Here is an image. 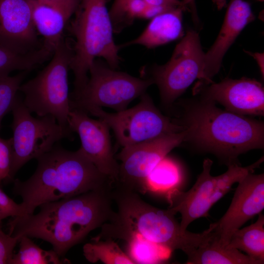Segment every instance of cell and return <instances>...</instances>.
Instances as JSON below:
<instances>
[{
    "label": "cell",
    "mask_w": 264,
    "mask_h": 264,
    "mask_svg": "<svg viewBox=\"0 0 264 264\" xmlns=\"http://www.w3.org/2000/svg\"><path fill=\"white\" fill-rule=\"evenodd\" d=\"M112 189L90 191L42 204L36 214L11 218L8 234L42 239L64 257L91 231L114 218Z\"/></svg>",
    "instance_id": "obj_1"
},
{
    "label": "cell",
    "mask_w": 264,
    "mask_h": 264,
    "mask_svg": "<svg viewBox=\"0 0 264 264\" xmlns=\"http://www.w3.org/2000/svg\"><path fill=\"white\" fill-rule=\"evenodd\" d=\"M36 159L37 168L28 179L13 181V193L22 198L27 215L44 203L113 188V181L79 150L70 151L56 144Z\"/></svg>",
    "instance_id": "obj_2"
},
{
    "label": "cell",
    "mask_w": 264,
    "mask_h": 264,
    "mask_svg": "<svg viewBox=\"0 0 264 264\" xmlns=\"http://www.w3.org/2000/svg\"><path fill=\"white\" fill-rule=\"evenodd\" d=\"M112 198L118 211L111 220L102 225L100 233L92 240L125 241L138 234L171 252L180 250L188 256L213 237L210 226L201 233L183 231L175 215L168 209L162 210L149 204L134 191L115 186Z\"/></svg>",
    "instance_id": "obj_3"
},
{
    "label": "cell",
    "mask_w": 264,
    "mask_h": 264,
    "mask_svg": "<svg viewBox=\"0 0 264 264\" xmlns=\"http://www.w3.org/2000/svg\"><path fill=\"white\" fill-rule=\"evenodd\" d=\"M185 109L180 122L186 132L185 142L210 153L227 166L238 163L242 154L264 147V124L218 108L200 98Z\"/></svg>",
    "instance_id": "obj_4"
},
{
    "label": "cell",
    "mask_w": 264,
    "mask_h": 264,
    "mask_svg": "<svg viewBox=\"0 0 264 264\" xmlns=\"http://www.w3.org/2000/svg\"><path fill=\"white\" fill-rule=\"evenodd\" d=\"M107 0H80L71 22L70 31L74 37L70 69L74 76L73 91L86 84L92 63L97 57L115 69L119 65V45L113 39V27Z\"/></svg>",
    "instance_id": "obj_5"
},
{
    "label": "cell",
    "mask_w": 264,
    "mask_h": 264,
    "mask_svg": "<svg viewBox=\"0 0 264 264\" xmlns=\"http://www.w3.org/2000/svg\"><path fill=\"white\" fill-rule=\"evenodd\" d=\"M73 56L72 46L64 37L55 47L49 63L34 78L22 83V102L38 116L50 115L72 132L68 126L71 110L68 81Z\"/></svg>",
    "instance_id": "obj_6"
},
{
    "label": "cell",
    "mask_w": 264,
    "mask_h": 264,
    "mask_svg": "<svg viewBox=\"0 0 264 264\" xmlns=\"http://www.w3.org/2000/svg\"><path fill=\"white\" fill-rule=\"evenodd\" d=\"M264 161V156L246 167L237 163L228 166L223 174L211 175L213 161L204 160L202 171L192 187L186 192L176 189L167 194L170 206L168 209L174 215L180 214V225L183 231L195 220L206 217L213 205L231 189L232 186L250 173L254 172Z\"/></svg>",
    "instance_id": "obj_7"
},
{
    "label": "cell",
    "mask_w": 264,
    "mask_h": 264,
    "mask_svg": "<svg viewBox=\"0 0 264 264\" xmlns=\"http://www.w3.org/2000/svg\"><path fill=\"white\" fill-rule=\"evenodd\" d=\"M88 73L85 85L79 91L70 93L71 109L86 111L92 107H106L122 111L154 84L150 78H137L116 71L97 59L90 66Z\"/></svg>",
    "instance_id": "obj_8"
},
{
    "label": "cell",
    "mask_w": 264,
    "mask_h": 264,
    "mask_svg": "<svg viewBox=\"0 0 264 264\" xmlns=\"http://www.w3.org/2000/svg\"><path fill=\"white\" fill-rule=\"evenodd\" d=\"M104 121L111 129L123 148L133 146L184 130L178 120L164 115L145 92L135 106L116 113L92 107L86 111Z\"/></svg>",
    "instance_id": "obj_9"
},
{
    "label": "cell",
    "mask_w": 264,
    "mask_h": 264,
    "mask_svg": "<svg viewBox=\"0 0 264 264\" xmlns=\"http://www.w3.org/2000/svg\"><path fill=\"white\" fill-rule=\"evenodd\" d=\"M11 111V176L14 180L25 164L50 151L62 139L70 138L71 132L60 126L52 116L34 117L19 95Z\"/></svg>",
    "instance_id": "obj_10"
},
{
    "label": "cell",
    "mask_w": 264,
    "mask_h": 264,
    "mask_svg": "<svg viewBox=\"0 0 264 264\" xmlns=\"http://www.w3.org/2000/svg\"><path fill=\"white\" fill-rule=\"evenodd\" d=\"M204 54L198 33L189 29L170 59L164 65L152 67L149 78L157 86L164 105H171L196 79L201 80Z\"/></svg>",
    "instance_id": "obj_11"
},
{
    "label": "cell",
    "mask_w": 264,
    "mask_h": 264,
    "mask_svg": "<svg viewBox=\"0 0 264 264\" xmlns=\"http://www.w3.org/2000/svg\"><path fill=\"white\" fill-rule=\"evenodd\" d=\"M185 130L122 148L115 156L121 161L115 186L144 194L146 180L153 168L175 148L185 142Z\"/></svg>",
    "instance_id": "obj_12"
},
{
    "label": "cell",
    "mask_w": 264,
    "mask_h": 264,
    "mask_svg": "<svg viewBox=\"0 0 264 264\" xmlns=\"http://www.w3.org/2000/svg\"><path fill=\"white\" fill-rule=\"evenodd\" d=\"M68 126L70 131L79 136V150L114 184L118 178L119 164L114 155L108 125L101 119L91 118L81 110L71 109Z\"/></svg>",
    "instance_id": "obj_13"
},
{
    "label": "cell",
    "mask_w": 264,
    "mask_h": 264,
    "mask_svg": "<svg viewBox=\"0 0 264 264\" xmlns=\"http://www.w3.org/2000/svg\"><path fill=\"white\" fill-rule=\"evenodd\" d=\"M193 93L202 99L219 103L235 113L264 115V87L255 79L225 78L219 83L198 82Z\"/></svg>",
    "instance_id": "obj_14"
},
{
    "label": "cell",
    "mask_w": 264,
    "mask_h": 264,
    "mask_svg": "<svg viewBox=\"0 0 264 264\" xmlns=\"http://www.w3.org/2000/svg\"><path fill=\"white\" fill-rule=\"evenodd\" d=\"M230 204L222 217L213 223L214 240L226 246L233 233L264 209V175L250 173L241 179Z\"/></svg>",
    "instance_id": "obj_15"
},
{
    "label": "cell",
    "mask_w": 264,
    "mask_h": 264,
    "mask_svg": "<svg viewBox=\"0 0 264 264\" xmlns=\"http://www.w3.org/2000/svg\"><path fill=\"white\" fill-rule=\"evenodd\" d=\"M33 22L31 0H0V45L20 54L43 46Z\"/></svg>",
    "instance_id": "obj_16"
},
{
    "label": "cell",
    "mask_w": 264,
    "mask_h": 264,
    "mask_svg": "<svg viewBox=\"0 0 264 264\" xmlns=\"http://www.w3.org/2000/svg\"><path fill=\"white\" fill-rule=\"evenodd\" d=\"M255 18L248 2L230 0L218 36L205 53L202 78L198 82L209 84L212 82V78L220 69L224 55L243 28Z\"/></svg>",
    "instance_id": "obj_17"
},
{
    "label": "cell",
    "mask_w": 264,
    "mask_h": 264,
    "mask_svg": "<svg viewBox=\"0 0 264 264\" xmlns=\"http://www.w3.org/2000/svg\"><path fill=\"white\" fill-rule=\"evenodd\" d=\"M80 0H31L32 15L43 45L54 51Z\"/></svg>",
    "instance_id": "obj_18"
},
{
    "label": "cell",
    "mask_w": 264,
    "mask_h": 264,
    "mask_svg": "<svg viewBox=\"0 0 264 264\" xmlns=\"http://www.w3.org/2000/svg\"><path fill=\"white\" fill-rule=\"evenodd\" d=\"M187 8L177 6L166 11L151 19L150 22L136 38L120 46L140 45L151 49L177 40L184 35L182 13Z\"/></svg>",
    "instance_id": "obj_19"
},
{
    "label": "cell",
    "mask_w": 264,
    "mask_h": 264,
    "mask_svg": "<svg viewBox=\"0 0 264 264\" xmlns=\"http://www.w3.org/2000/svg\"><path fill=\"white\" fill-rule=\"evenodd\" d=\"M214 238L187 256L185 264H260L258 261L239 250L220 245Z\"/></svg>",
    "instance_id": "obj_20"
},
{
    "label": "cell",
    "mask_w": 264,
    "mask_h": 264,
    "mask_svg": "<svg viewBox=\"0 0 264 264\" xmlns=\"http://www.w3.org/2000/svg\"><path fill=\"white\" fill-rule=\"evenodd\" d=\"M258 215L254 223L235 231L226 246L243 251L260 264H263L264 216L261 213Z\"/></svg>",
    "instance_id": "obj_21"
},
{
    "label": "cell",
    "mask_w": 264,
    "mask_h": 264,
    "mask_svg": "<svg viewBox=\"0 0 264 264\" xmlns=\"http://www.w3.org/2000/svg\"><path fill=\"white\" fill-rule=\"evenodd\" d=\"M53 53L44 45L25 54L15 53L0 45V78L9 76L16 71L28 72L50 59Z\"/></svg>",
    "instance_id": "obj_22"
},
{
    "label": "cell",
    "mask_w": 264,
    "mask_h": 264,
    "mask_svg": "<svg viewBox=\"0 0 264 264\" xmlns=\"http://www.w3.org/2000/svg\"><path fill=\"white\" fill-rule=\"evenodd\" d=\"M182 177V172L179 165L166 156L153 168L147 177V191L167 195L178 189Z\"/></svg>",
    "instance_id": "obj_23"
},
{
    "label": "cell",
    "mask_w": 264,
    "mask_h": 264,
    "mask_svg": "<svg viewBox=\"0 0 264 264\" xmlns=\"http://www.w3.org/2000/svg\"><path fill=\"white\" fill-rule=\"evenodd\" d=\"M104 240H91V242L84 245L83 254L88 262L95 263L101 261L107 264H134L112 239Z\"/></svg>",
    "instance_id": "obj_24"
},
{
    "label": "cell",
    "mask_w": 264,
    "mask_h": 264,
    "mask_svg": "<svg viewBox=\"0 0 264 264\" xmlns=\"http://www.w3.org/2000/svg\"><path fill=\"white\" fill-rule=\"evenodd\" d=\"M128 244L129 257L134 264H158L167 259L171 251L138 234L125 240Z\"/></svg>",
    "instance_id": "obj_25"
},
{
    "label": "cell",
    "mask_w": 264,
    "mask_h": 264,
    "mask_svg": "<svg viewBox=\"0 0 264 264\" xmlns=\"http://www.w3.org/2000/svg\"><path fill=\"white\" fill-rule=\"evenodd\" d=\"M19 249L14 254L10 264H61L65 261L53 249L45 250L36 244L27 236L19 238Z\"/></svg>",
    "instance_id": "obj_26"
},
{
    "label": "cell",
    "mask_w": 264,
    "mask_h": 264,
    "mask_svg": "<svg viewBox=\"0 0 264 264\" xmlns=\"http://www.w3.org/2000/svg\"><path fill=\"white\" fill-rule=\"evenodd\" d=\"M27 72L0 78V131L4 116L11 111L18 98L19 88Z\"/></svg>",
    "instance_id": "obj_27"
},
{
    "label": "cell",
    "mask_w": 264,
    "mask_h": 264,
    "mask_svg": "<svg viewBox=\"0 0 264 264\" xmlns=\"http://www.w3.org/2000/svg\"><path fill=\"white\" fill-rule=\"evenodd\" d=\"M12 155L11 138L0 137V185L14 180L11 176Z\"/></svg>",
    "instance_id": "obj_28"
},
{
    "label": "cell",
    "mask_w": 264,
    "mask_h": 264,
    "mask_svg": "<svg viewBox=\"0 0 264 264\" xmlns=\"http://www.w3.org/2000/svg\"><path fill=\"white\" fill-rule=\"evenodd\" d=\"M27 215L21 202L18 203L0 188V221L8 217L14 218Z\"/></svg>",
    "instance_id": "obj_29"
},
{
    "label": "cell",
    "mask_w": 264,
    "mask_h": 264,
    "mask_svg": "<svg viewBox=\"0 0 264 264\" xmlns=\"http://www.w3.org/2000/svg\"><path fill=\"white\" fill-rule=\"evenodd\" d=\"M18 237L6 234L0 221V264H10L14 248L19 242Z\"/></svg>",
    "instance_id": "obj_30"
},
{
    "label": "cell",
    "mask_w": 264,
    "mask_h": 264,
    "mask_svg": "<svg viewBox=\"0 0 264 264\" xmlns=\"http://www.w3.org/2000/svg\"><path fill=\"white\" fill-rule=\"evenodd\" d=\"M176 7L147 6L140 19H151L156 16Z\"/></svg>",
    "instance_id": "obj_31"
},
{
    "label": "cell",
    "mask_w": 264,
    "mask_h": 264,
    "mask_svg": "<svg viewBox=\"0 0 264 264\" xmlns=\"http://www.w3.org/2000/svg\"><path fill=\"white\" fill-rule=\"evenodd\" d=\"M181 1L187 8L188 11L191 12L194 23H198L199 22V18L197 11L195 0H182Z\"/></svg>",
    "instance_id": "obj_32"
},
{
    "label": "cell",
    "mask_w": 264,
    "mask_h": 264,
    "mask_svg": "<svg viewBox=\"0 0 264 264\" xmlns=\"http://www.w3.org/2000/svg\"><path fill=\"white\" fill-rule=\"evenodd\" d=\"M250 55L253 56L256 60L261 72L263 78L264 77V53H250Z\"/></svg>",
    "instance_id": "obj_33"
},
{
    "label": "cell",
    "mask_w": 264,
    "mask_h": 264,
    "mask_svg": "<svg viewBox=\"0 0 264 264\" xmlns=\"http://www.w3.org/2000/svg\"><path fill=\"white\" fill-rule=\"evenodd\" d=\"M213 2L216 4L217 9L219 10H221L226 5L227 0H212Z\"/></svg>",
    "instance_id": "obj_34"
},
{
    "label": "cell",
    "mask_w": 264,
    "mask_h": 264,
    "mask_svg": "<svg viewBox=\"0 0 264 264\" xmlns=\"http://www.w3.org/2000/svg\"><path fill=\"white\" fill-rule=\"evenodd\" d=\"M171 1L174 2H176V3H178V4H182V2L181 1V0H171Z\"/></svg>",
    "instance_id": "obj_35"
},
{
    "label": "cell",
    "mask_w": 264,
    "mask_h": 264,
    "mask_svg": "<svg viewBox=\"0 0 264 264\" xmlns=\"http://www.w3.org/2000/svg\"><path fill=\"white\" fill-rule=\"evenodd\" d=\"M260 0V1H263L264 0Z\"/></svg>",
    "instance_id": "obj_36"
}]
</instances>
